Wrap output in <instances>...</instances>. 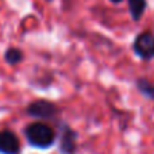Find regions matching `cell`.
I'll use <instances>...</instances> for the list:
<instances>
[{
	"mask_svg": "<svg viewBox=\"0 0 154 154\" xmlns=\"http://www.w3.org/2000/svg\"><path fill=\"white\" fill-rule=\"evenodd\" d=\"M24 135H26L27 141L31 146L39 147V149H48L54 143V131L45 123H31L26 127L24 130Z\"/></svg>",
	"mask_w": 154,
	"mask_h": 154,
	"instance_id": "cell-1",
	"label": "cell"
},
{
	"mask_svg": "<svg viewBox=\"0 0 154 154\" xmlns=\"http://www.w3.org/2000/svg\"><path fill=\"white\" fill-rule=\"evenodd\" d=\"M134 51L142 60L154 58V35L150 31L142 32L134 41Z\"/></svg>",
	"mask_w": 154,
	"mask_h": 154,
	"instance_id": "cell-2",
	"label": "cell"
},
{
	"mask_svg": "<svg viewBox=\"0 0 154 154\" xmlns=\"http://www.w3.org/2000/svg\"><path fill=\"white\" fill-rule=\"evenodd\" d=\"M58 112V108L53 103L48 100H37L32 101L27 107V114L37 119H51Z\"/></svg>",
	"mask_w": 154,
	"mask_h": 154,
	"instance_id": "cell-3",
	"label": "cell"
},
{
	"mask_svg": "<svg viewBox=\"0 0 154 154\" xmlns=\"http://www.w3.org/2000/svg\"><path fill=\"white\" fill-rule=\"evenodd\" d=\"M77 133L68 125L61 126L60 131V152L61 154H75L77 149Z\"/></svg>",
	"mask_w": 154,
	"mask_h": 154,
	"instance_id": "cell-4",
	"label": "cell"
},
{
	"mask_svg": "<svg viewBox=\"0 0 154 154\" xmlns=\"http://www.w3.org/2000/svg\"><path fill=\"white\" fill-rule=\"evenodd\" d=\"M20 143L19 139L12 131H0V153L2 154H19Z\"/></svg>",
	"mask_w": 154,
	"mask_h": 154,
	"instance_id": "cell-5",
	"label": "cell"
},
{
	"mask_svg": "<svg viewBox=\"0 0 154 154\" xmlns=\"http://www.w3.org/2000/svg\"><path fill=\"white\" fill-rule=\"evenodd\" d=\"M128 7L134 20H139L142 18L146 8V0H128Z\"/></svg>",
	"mask_w": 154,
	"mask_h": 154,
	"instance_id": "cell-6",
	"label": "cell"
},
{
	"mask_svg": "<svg viewBox=\"0 0 154 154\" xmlns=\"http://www.w3.org/2000/svg\"><path fill=\"white\" fill-rule=\"evenodd\" d=\"M137 88H138V91L143 96L154 100V84L153 82H150L149 80L141 77V79L137 80Z\"/></svg>",
	"mask_w": 154,
	"mask_h": 154,
	"instance_id": "cell-7",
	"label": "cell"
},
{
	"mask_svg": "<svg viewBox=\"0 0 154 154\" xmlns=\"http://www.w3.org/2000/svg\"><path fill=\"white\" fill-rule=\"evenodd\" d=\"M4 58L7 61V64L10 65H16L23 60V53L16 48H10L4 54Z\"/></svg>",
	"mask_w": 154,
	"mask_h": 154,
	"instance_id": "cell-8",
	"label": "cell"
},
{
	"mask_svg": "<svg viewBox=\"0 0 154 154\" xmlns=\"http://www.w3.org/2000/svg\"><path fill=\"white\" fill-rule=\"evenodd\" d=\"M111 2H112V3H120L122 0H111Z\"/></svg>",
	"mask_w": 154,
	"mask_h": 154,
	"instance_id": "cell-9",
	"label": "cell"
},
{
	"mask_svg": "<svg viewBox=\"0 0 154 154\" xmlns=\"http://www.w3.org/2000/svg\"><path fill=\"white\" fill-rule=\"evenodd\" d=\"M46 2H51V0H46Z\"/></svg>",
	"mask_w": 154,
	"mask_h": 154,
	"instance_id": "cell-10",
	"label": "cell"
}]
</instances>
